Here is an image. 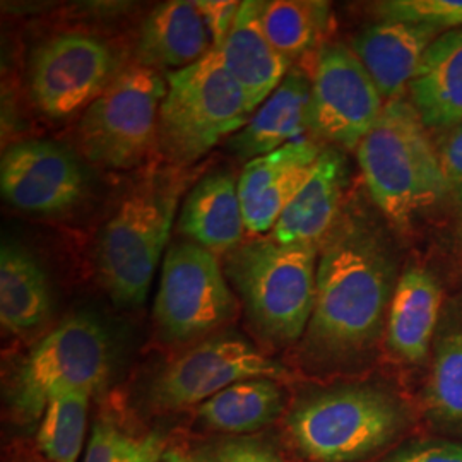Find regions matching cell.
<instances>
[{"label":"cell","instance_id":"cell-1","mask_svg":"<svg viewBox=\"0 0 462 462\" xmlns=\"http://www.w3.org/2000/svg\"><path fill=\"white\" fill-rule=\"evenodd\" d=\"M396 282V264L379 230L360 217L339 221L320 245L314 312L301 337L307 365L364 362L385 328Z\"/></svg>","mask_w":462,"mask_h":462},{"label":"cell","instance_id":"cell-2","mask_svg":"<svg viewBox=\"0 0 462 462\" xmlns=\"http://www.w3.org/2000/svg\"><path fill=\"white\" fill-rule=\"evenodd\" d=\"M290 442L312 462H362L393 446L411 423L406 404L379 385L356 383L298 399L284 418Z\"/></svg>","mask_w":462,"mask_h":462},{"label":"cell","instance_id":"cell-3","mask_svg":"<svg viewBox=\"0 0 462 462\" xmlns=\"http://www.w3.org/2000/svg\"><path fill=\"white\" fill-rule=\"evenodd\" d=\"M356 156L374 202L396 225H408L448 190L439 151L411 101H387Z\"/></svg>","mask_w":462,"mask_h":462},{"label":"cell","instance_id":"cell-4","mask_svg":"<svg viewBox=\"0 0 462 462\" xmlns=\"http://www.w3.org/2000/svg\"><path fill=\"white\" fill-rule=\"evenodd\" d=\"M314 245H282L254 238L231 250L225 274L242 298L250 326L271 346L301 341L317 293Z\"/></svg>","mask_w":462,"mask_h":462},{"label":"cell","instance_id":"cell-5","mask_svg":"<svg viewBox=\"0 0 462 462\" xmlns=\"http://www.w3.org/2000/svg\"><path fill=\"white\" fill-rule=\"evenodd\" d=\"M183 187L182 179L151 173L134 185L103 226L97 264L118 305L135 307L148 297Z\"/></svg>","mask_w":462,"mask_h":462},{"label":"cell","instance_id":"cell-6","mask_svg":"<svg viewBox=\"0 0 462 462\" xmlns=\"http://www.w3.org/2000/svg\"><path fill=\"white\" fill-rule=\"evenodd\" d=\"M166 83L158 144L175 165L196 163L226 135L240 133L254 116L217 50L194 66L170 72Z\"/></svg>","mask_w":462,"mask_h":462},{"label":"cell","instance_id":"cell-7","mask_svg":"<svg viewBox=\"0 0 462 462\" xmlns=\"http://www.w3.org/2000/svg\"><path fill=\"white\" fill-rule=\"evenodd\" d=\"M110 337L98 319L78 314L59 324L21 362L11 408L21 423L42 420L50 402L70 393H95L108 379Z\"/></svg>","mask_w":462,"mask_h":462},{"label":"cell","instance_id":"cell-8","mask_svg":"<svg viewBox=\"0 0 462 462\" xmlns=\"http://www.w3.org/2000/svg\"><path fill=\"white\" fill-rule=\"evenodd\" d=\"M166 91L168 83L156 69L122 70L79 120L78 144L84 158L110 170L141 165L158 143Z\"/></svg>","mask_w":462,"mask_h":462},{"label":"cell","instance_id":"cell-9","mask_svg":"<svg viewBox=\"0 0 462 462\" xmlns=\"http://www.w3.org/2000/svg\"><path fill=\"white\" fill-rule=\"evenodd\" d=\"M235 315L236 301L217 255L194 242L170 245L154 301L162 337L190 343L221 329Z\"/></svg>","mask_w":462,"mask_h":462},{"label":"cell","instance_id":"cell-10","mask_svg":"<svg viewBox=\"0 0 462 462\" xmlns=\"http://www.w3.org/2000/svg\"><path fill=\"white\" fill-rule=\"evenodd\" d=\"M286 377L282 365L236 334L204 339L166 366L149 389L156 411H179L248 379Z\"/></svg>","mask_w":462,"mask_h":462},{"label":"cell","instance_id":"cell-11","mask_svg":"<svg viewBox=\"0 0 462 462\" xmlns=\"http://www.w3.org/2000/svg\"><path fill=\"white\" fill-rule=\"evenodd\" d=\"M112 47L95 34L66 32L34 50L30 88L38 108L64 118L86 110L118 76Z\"/></svg>","mask_w":462,"mask_h":462},{"label":"cell","instance_id":"cell-12","mask_svg":"<svg viewBox=\"0 0 462 462\" xmlns=\"http://www.w3.org/2000/svg\"><path fill=\"white\" fill-rule=\"evenodd\" d=\"M385 106L375 83L355 51L326 45L315 60L309 131L341 148L356 149Z\"/></svg>","mask_w":462,"mask_h":462},{"label":"cell","instance_id":"cell-13","mask_svg":"<svg viewBox=\"0 0 462 462\" xmlns=\"http://www.w3.org/2000/svg\"><path fill=\"white\" fill-rule=\"evenodd\" d=\"M0 189L16 209L32 215H59L81 200L86 177L69 149L51 141H26L4 152Z\"/></svg>","mask_w":462,"mask_h":462},{"label":"cell","instance_id":"cell-14","mask_svg":"<svg viewBox=\"0 0 462 462\" xmlns=\"http://www.w3.org/2000/svg\"><path fill=\"white\" fill-rule=\"evenodd\" d=\"M320 152L322 149L314 143L298 139L244 166L238 196L250 235L273 231L282 211L310 177Z\"/></svg>","mask_w":462,"mask_h":462},{"label":"cell","instance_id":"cell-15","mask_svg":"<svg viewBox=\"0 0 462 462\" xmlns=\"http://www.w3.org/2000/svg\"><path fill=\"white\" fill-rule=\"evenodd\" d=\"M440 34L425 24L382 19L356 34L351 50L387 103L410 89L427 50Z\"/></svg>","mask_w":462,"mask_h":462},{"label":"cell","instance_id":"cell-16","mask_svg":"<svg viewBox=\"0 0 462 462\" xmlns=\"http://www.w3.org/2000/svg\"><path fill=\"white\" fill-rule=\"evenodd\" d=\"M345 183L343 156L334 149H324L310 177L276 221L271 238L282 245L320 247L337 225Z\"/></svg>","mask_w":462,"mask_h":462},{"label":"cell","instance_id":"cell-17","mask_svg":"<svg viewBox=\"0 0 462 462\" xmlns=\"http://www.w3.org/2000/svg\"><path fill=\"white\" fill-rule=\"evenodd\" d=\"M264 2H242L233 28L217 50L231 78L244 89L248 106L255 112L291 70V60L271 45L263 28Z\"/></svg>","mask_w":462,"mask_h":462},{"label":"cell","instance_id":"cell-18","mask_svg":"<svg viewBox=\"0 0 462 462\" xmlns=\"http://www.w3.org/2000/svg\"><path fill=\"white\" fill-rule=\"evenodd\" d=\"M442 307V288L421 267L397 278L385 322L387 349L404 364H421L429 356Z\"/></svg>","mask_w":462,"mask_h":462},{"label":"cell","instance_id":"cell-19","mask_svg":"<svg viewBox=\"0 0 462 462\" xmlns=\"http://www.w3.org/2000/svg\"><path fill=\"white\" fill-rule=\"evenodd\" d=\"M213 47V38L198 2L173 0L151 11L139 32V66L182 70L198 64Z\"/></svg>","mask_w":462,"mask_h":462},{"label":"cell","instance_id":"cell-20","mask_svg":"<svg viewBox=\"0 0 462 462\" xmlns=\"http://www.w3.org/2000/svg\"><path fill=\"white\" fill-rule=\"evenodd\" d=\"M310 89L312 79L301 69H291L247 125L231 137V151L248 163L298 141L309 131Z\"/></svg>","mask_w":462,"mask_h":462},{"label":"cell","instance_id":"cell-21","mask_svg":"<svg viewBox=\"0 0 462 462\" xmlns=\"http://www.w3.org/2000/svg\"><path fill=\"white\" fill-rule=\"evenodd\" d=\"M179 230L216 255L244 244L245 219L238 182L231 173L213 171L194 185L183 202Z\"/></svg>","mask_w":462,"mask_h":462},{"label":"cell","instance_id":"cell-22","mask_svg":"<svg viewBox=\"0 0 462 462\" xmlns=\"http://www.w3.org/2000/svg\"><path fill=\"white\" fill-rule=\"evenodd\" d=\"M411 105L429 131L462 124V28L440 34L410 84Z\"/></svg>","mask_w":462,"mask_h":462},{"label":"cell","instance_id":"cell-23","mask_svg":"<svg viewBox=\"0 0 462 462\" xmlns=\"http://www.w3.org/2000/svg\"><path fill=\"white\" fill-rule=\"evenodd\" d=\"M51 295L43 267L26 248L4 244L0 252V322L14 336L45 326Z\"/></svg>","mask_w":462,"mask_h":462},{"label":"cell","instance_id":"cell-24","mask_svg":"<svg viewBox=\"0 0 462 462\" xmlns=\"http://www.w3.org/2000/svg\"><path fill=\"white\" fill-rule=\"evenodd\" d=\"M284 404L280 380H242L199 404L198 420L208 429L242 437L278 420Z\"/></svg>","mask_w":462,"mask_h":462},{"label":"cell","instance_id":"cell-25","mask_svg":"<svg viewBox=\"0 0 462 462\" xmlns=\"http://www.w3.org/2000/svg\"><path fill=\"white\" fill-rule=\"evenodd\" d=\"M425 413L435 429L462 440V314L446 320L435 337Z\"/></svg>","mask_w":462,"mask_h":462},{"label":"cell","instance_id":"cell-26","mask_svg":"<svg viewBox=\"0 0 462 462\" xmlns=\"http://www.w3.org/2000/svg\"><path fill=\"white\" fill-rule=\"evenodd\" d=\"M329 2L276 0L263 5V28L271 45L293 60L314 49L329 21Z\"/></svg>","mask_w":462,"mask_h":462},{"label":"cell","instance_id":"cell-27","mask_svg":"<svg viewBox=\"0 0 462 462\" xmlns=\"http://www.w3.org/2000/svg\"><path fill=\"white\" fill-rule=\"evenodd\" d=\"M91 393L79 391L57 397L40 420L36 446L50 462H78L88 427Z\"/></svg>","mask_w":462,"mask_h":462},{"label":"cell","instance_id":"cell-28","mask_svg":"<svg viewBox=\"0 0 462 462\" xmlns=\"http://www.w3.org/2000/svg\"><path fill=\"white\" fill-rule=\"evenodd\" d=\"M163 448L160 435L134 439L112 421L99 420L93 427L91 440L83 462H148L158 461Z\"/></svg>","mask_w":462,"mask_h":462},{"label":"cell","instance_id":"cell-29","mask_svg":"<svg viewBox=\"0 0 462 462\" xmlns=\"http://www.w3.org/2000/svg\"><path fill=\"white\" fill-rule=\"evenodd\" d=\"M385 21L431 26L442 33L462 28V0H389L377 4Z\"/></svg>","mask_w":462,"mask_h":462},{"label":"cell","instance_id":"cell-30","mask_svg":"<svg viewBox=\"0 0 462 462\" xmlns=\"http://www.w3.org/2000/svg\"><path fill=\"white\" fill-rule=\"evenodd\" d=\"M196 462H286L280 450L254 437H226L200 446Z\"/></svg>","mask_w":462,"mask_h":462},{"label":"cell","instance_id":"cell-31","mask_svg":"<svg viewBox=\"0 0 462 462\" xmlns=\"http://www.w3.org/2000/svg\"><path fill=\"white\" fill-rule=\"evenodd\" d=\"M382 462H462V440H414Z\"/></svg>","mask_w":462,"mask_h":462},{"label":"cell","instance_id":"cell-32","mask_svg":"<svg viewBox=\"0 0 462 462\" xmlns=\"http://www.w3.org/2000/svg\"><path fill=\"white\" fill-rule=\"evenodd\" d=\"M199 9L208 24V30L213 38V50H219L226 42L230 34L235 17L242 2H230V0H198Z\"/></svg>","mask_w":462,"mask_h":462},{"label":"cell","instance_id":"cell-33","mask_svg":"<svg viewBox=\"0 0 462 462\" xmlns=\"http://www.w3.org/2000/svg\"><path fill=\"white\" fill-rule=\"evenodd\" d=\"M439 156L444 170L447 189L462 206V124L450 129L439 148Z\"/></svg>","mask_w":462,"mask_h":462},{"label":"cell","instance_id":"cell-34","mask_svg":"<svg viewBox=\"0 0 462 462\" xmlns=\"http://www.w3.org/2000/svg\"><path fill=\"white\" fill-rule=\"evenodd\" d=\"M158 462H196L194 457L180 448H165Z\"/></svg>","mask_w":462,"mask_h":462},{"label":"cell","instance_id":"cell-35","mask_svg":"<svg viewBox=\"0 0 462 462\" xmlns=\"http://www.w3.org/2000/svg\"><path fill=\"white\" fill-rule=\"evenodd\" d=\"M158 461H160V459H158ZM158 461H148V462H158Z\"/></svg>","mask_w":462,"mask_h":462}]
</instances>
